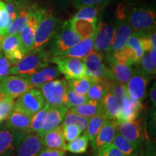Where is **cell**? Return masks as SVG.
<instances>
[{
    "label": "cell",
    "instance_id": "33",
    "mask_svg": "<svg viewBox=\"0 0 156 156\" xmlns=\"http://www.w3.org/2000/svg\"><path fill=\"white\" fill-rule=\"evenodd\" d=\"M94 81L91 78L84 76L78 79L69 80L67 82V85L70 89L77 94L86 95L87 90Z\"/></svg>",
    "mask_w": 156,
    "mask_h": 156
},
{
    "label": "cell",
    "instance_id": "54",
    "mask_svg": "<svg viewBox=\"0 0 156 156\" xmlns=\"http://www.w3.org/2000/svg\"><path fill=\"white\" fill-rule=\"evenodd\" d=\"M5 3L2 1V0H0V11L2 10V9H5Z\"/></svg>",
    "mask_w": 156,
    "mask_h": 156
},
{
    "label": "cell",
    "instance_id": "16",
    "mask_svg": "<svg viewBox=\"0 0 156 156\" xmlns=\"http://www.w3.org/2000/svg\"><path fill=\"white\" fill-rule=\"evenodd\" d=\"M116 132V120H108V122L101 129L95 139L91 141V145L95 153L112 145Z\"/></svg>",
    "mask_w": 156,
    "mask_h": 156
},
{
    "label": "cell",
    "instance_id": "56",
    "mask_svg": "<svg viewBox=\"0 0 156 156\" xmlns=\"http://www.w3.org/2000/svg\"><path fill=\"white\" fill-rule=\"evenodd\" d=\"M58 1L62 2H67L70 1V0H58Z\"/></svg>",
    "mask_w": 156,
    "mask_h": 156
},
{
    "label": "cell",
    "instance_id": "1",
    "mask_svg": "<svg viewBox=\"0 0 156 156\" xmlns=\"http://www.w3.org/2000/svg\"><path fill=\"white\" fill-rule=\"evenodd\" d=\"M51 62V56L49 51L43 48L32 50L25 54L22 59L12 64L9 75L30 76L43 68L47 67Z\"/></svg>",
    "mask_w": 156,
    "mask_h": 156
},
{
    "label": "cell",
    "instance_id": "55",
    "mask_svg": "<svg viewBox=\"0 0 156 156\" xmlns=\"http://www.w3.org/2000/svg\"><path fill=\"white\" fill-rule=\"evenodd\" d=\"M13 155V153H6L5 155H2V156H12Z\"/></svg>",
    "mask_w": 156,
    "mask_h": 156
},
{
    "label": "cell",
    "instance_id": "12",
    "mask_svg": "<svg viewBox=\"0 0 156 156\" xmlns=\"http://www.w3.org/2000/svg\"><path fill=\"white\" fill-rule=\"evenodd\" d=\"M114 35V27L107 23H99L94 35L93 49L100 54H108L111 52Z\"/></svg>",
    "mask_w": 156,
    "mask_h": 156
},
{
    "label": "cell",
    "instance_id": "29",
    "mask_svg": "<svg viewBox=\"0 0 156 156\" xmlns=\"http://www.w3.org/2000/svg\"><path fill=\"white\" fill-rule=\"evenodd\" d=\"M108 80L93 82L86 94L88 100L96 101L102 103L103 98L108 90Z\"/></svg>",
    "mask_w": 156,
    "mask_h": 156
},
{
    "label": "cell",
    "instance_id": "53",
    "mask_svg": "<svg viewBox=\"0 0 156 156\" xmlns=\"http://www.w3.org/2000/svg\"><path fill=\"white\" fill-rule=\"evenodd\" d=\"M150 55H151V58L153 61V64L156 65V46H153L151 48V49L149 51Z\"/></svg>",
    "mask_w": 156,
    "mask_h": 156
},
{
    "label": "cell",
    "instance_id": "43",
    "mask_svg": "<svg viewBox=\"0 0 156 156\" xmlns=\"http://www.w3.org/2000/svg\"><path fill=\"white\" fill-rule=\"evenodd\" d=\"M62 129H63L64 140L68 142L80 136L81 133L83 132L78 126L73 125V124H69V125L64 126L62 125Z\"/></svg>",
    "mask_w": 156,
    "mask_h": 156
},
{
    "label": "cell",
    "instance_id": "57",
    "mask_svg": "<svg viewBox=\"0 0 156 156\" xmlns=\"http://www.w3.org/2000/svg\"><path fill=\"white\" fill-rule=\"evenodd\" d=\"M2 40V37L1 36H0V44H1V41Z\"/></svg>",
    "mask_w": 156,
    "mask_h": 156
},
{
    "label": "cell",
    "instance_id": "47",
    "mask_svg": "<svg viewBox=\"0 0 156 156\" xmlns=\"http://www.w3.org/2000/svg\"><path fill=\"white\" fill-rule=\"evenodd\" d=\"M5 9L6 12H7V14H8L9 18L13 22V20L17 17L20 9H23L24 8H21L20 7H19L18 5L15 3L7 2L5 3Z\"/></svg>",
    "mask_w": 156,
    "mask_h": 156
},
{
    "label": "cell",
    "instance_id": "46",
    "mask_svg": "<svg viewBox=\"0 0 156 156\" xmlns=\"http://www.w3.org/2000/svg\"><path fill=\"white\" fill-rule=\"evenodd\" d=\"M97 156H125L119 151L115 146L112 145L103 148L96 153Z\"/></svg>",
    "mask_w": 156,
    "mask_h": 156
},
{
    "label": "cell",
    "instance_id": "44",
    "mask_svg": "<svg viewBox=\"0 0 156 156\" xmlns=\"http://www.w3.org/2000/svg\"><path fill=\"white\" fill-rule=\"evenodd\" d=\"M11 65L10 61L6 57L5 54L0 52V83L9 75Z\"/></svg>",
    "mask_w": 156,
    "mask_h": 156
},
{
    "label": "cell",
    "instance_id": "40",
    "mask_svg": "<svg viewBox=\"0 0 156 156\" xmlns=\"http://www.w3.org/2000/svg\"><path fill=\"white\" fill-rule=\"evenodd\" d=\"M87 101H88V98L86 95L77 94V93L74 92L73 90L70 89L69 87H67V91H66L64 104L68 108L79 106V105L83 104Z\"/></svg>",
    "mask_w": 156,
    "mask_h": 156
},
{
    "label": "cell",
    "instance_id": "30",
    "mask_svg": "<svg viewBox=\"0 0 156 156\" xmlns=\"http://www.w3.org/2000/svg\"><path fill=\"white\" fill-rule=\"evenodd\" d=\"M108 118L104 114H98L96 116L89 119L88 124L85 129V133L88 136L89 140L93 141L98 133L102 126L108 122Z\"/></svg>",
    "mask_w": 156,
    "mask_h": 156
},
{
    "label": "cell",
    "instance_id": "8",
    "mask_svg": "<svg viewBox=\"0 0 156 156\" xmlns=\"http://www.w3.org/2000/svg\"><path fill=\"white\" fill-rule=\"evenodd\" d=\"M68 85L66 79H57L45 83L41 87L46 103L50 106L64 105Z\"/></svg>",
    "mask_w": 156,
    "mask_h": 156
},
{
    "label": "cell",
    "instance_id": "28",
    "mask_svg": "<svg viewBox=\"0 0 156 156\" xmlns=\"http://www.w3.org/2000/svg\"><path fill=\"white\" fill-rule=\"evenodd\" d=\"M103 114L108 120H116L120 114V105L116 98L108 90L102 101Z\"/></svg>",
    "mask_w": 156,
    "mask_h": 156
},
{
    "label": "cell",
    "instance_id": "24",
    "mask_svg": "<svg viewBox=\"0 0 156 156\" xmlns=\"http://www.w3.org/2000/svg\"><path fill=\"white\" fill-rule=\"evenodd\" d=\"M43 145L50 149L65 151L66 141L64 140L62 125L51 130L42 136Z\"/></svg>",
    "mask_w": 156,
    "mask_h": 156
},
{
    "label": "cell",
    "instance_id": "25",
    "mask_svg": "<svg viewBox=\"0 0 156 156\" xmlns=\"http://www.w3.org/2000/svg\"><path fill=\"white\" fill-rule=\"evenodd\" d=\"M68 110L87 119L92 118L98 114H103L102 103L93 100H88L79 106L71 107Z\"/></svg>",
    "mask_w": 156,
    "mask_h": 156
},
{
    "label": "cell",
    "instance_id": "10",
    "mask_svg": "<svg viewBox=\"0 0 156 156\" xmlns=\"http://www.w3.org/2000/svg\"><path fill=\"white\" fill-rule=\"evenodd\" d=\"M56 64L60 73L64 75L67 80L83 77L85 76V65L83 59L77 58L64 57L52 59Z\"/></svg>",
    "mask_w": 156,
    "mask_h": 156
},
{
    "label": "cell",
    "instance_id": "49",
    "mask_svg": "<svg viewBox=\"0 0 156 156\" xmlns=\"http://www.w3.org/2000/svg\"><path fill=\"white\" fill-rule=\"evenodd\" d=\"M65 153L66 151L64 150L50 149L44 146L38 156H65Z\"/></svg>",
    "mask_w": 156,
    "mask_h": 156
},
{
    "label": "cell",
    "instance_id": "37",
    "mask_svg": "<svg viewBox=\"0 0 156 156\" xmlns=\"http://www.w3.org/2000/svg\"><path fill=\"white\" fill-rule=\"evenodd\" d=\"M99 6H85L79 8L73 18L85 20L90 22H98V14L99 12Z\"/></svg>",
    "mask_w": 156,
    "mask_h": 156
},
{
    "label": "cell",
    "instance_id": "14",
    "mask_svg": "<svg viewBox=\"0 0 156 156\" xmlns=\"http://www.w3.org/2000/svg\"><path fill=\"white\" fill-rule=\"evenodd\" d=\"M116 131L138 150L143 140L142 124L139 119L134 122H116Z\"/></svg>",
    "mask_w": 156,
    "mask_h": 156
},
{
    "label": "cell",
    "instance_id": "48",
    "mask_svg": "<svg viewBox=\"0 0 156 156\" xmlns=\"http://www.w3.org/2000/svg\"><path fill=\"white\" fill-rule=\"evenodd\" d=\"M106 0H74V5L77 8L85 6H100Z\"/></svg>",
    "mask_w": 156,
    "mask_h": 156
},
{
    "label": "cell",
    "instance_id": "21",
    "mask_svg": "<svg viewBox=\"0 0 156 156\" xmlns=\"http://www.w3.org/2000/svg\"><path fill=\"white\" fill-rule=\"evenodd\" d=\"M32 116L13 109L9 116L5 120V126L11 129L30 133V125Z\"/></svg>",
    "mask_w": 156,
    "mask_h": 156
},
{
    "label": "cell",
    "instance_id": "5",
    "mask_svg": "<svg viewBox=\"0 0 156 156\" xmlns=\"http://www.w3.org/2000/svg\"><path fill=\"white\" fill-rule=\"evenodd\" d=\"M59 20L51 13H46L36 28L33 50L44 48L55 36L59 28Z\"/></svg>",
    "mask_w": 156,
    "mask_h": 156
},
{
    "label": "cell",
    "instance_id": "9",
    "mask_svg": "<svg viewBox=\"0 0 156 156\" xmlns=\"http://www.w3.org/2000/svg\"><path fill=\"white\" fill-rule=\"evenodd\" d=\"M33 87L24 76L9 75L0 83V93L15 100Z\"/></svg>",
    "mask_w": 156,
    "mask_h": 156
},
{
    "label": "cell",
    "instance_id": "50",
    "mask_svg": "<svg viewBox=\"0 0 156 156\" xmlns=\"http://www.w3.org/2000/svg\"><path fill=\"white\" fill-rule=\"evenodd\" d=\"M140 156H156L155 147L153 142H148L146 143L145 148L141 151Z\"/></svg>",
    "mask_w": 156,
    "mask_h": 156
},
{
    "label": "cell",
    "instance_id": "22",
    "mask_svg": "<svg viewBox=\"0 0 156 156\" xmlns=\"http://www.w3.org/2000/svg\"><path fill=\"white\" fill-rule=\"evenodd\" d=\"M60 75L56 67H46L30 76H24L33 88L40 89L43 85L55 80Z\"/></svg>",
    "mask_w": 156,
    "mask_h": 156
},
{
    "label": "cell",
    "instance_id": "26",
    "mask_svg": "<svg viewBox=\"0 0 156 156\" xmlns=\"http://www.w3.org/2000/svg\"><path fill=\"white\" fill-rule=\"evenodd\" d=\"M70 25L81 39L94 36L97 28V23L90 22L85 20L72 18L69 20Z\"/></svg>",
    "mask_w": 156,
    "mask_h": 156
},
{
    "label": "cell",
    "instance_id": "3",
    "mask_svg": "<svg viewBox=\"0 0 156 156\" xmlns=\"http://www.w3.org/2000/svg\"><path fill=\"white\" fill-rule=\"evenodd\" d=\"M155 12L144 7H134L126 17L132 32L141 33H149L155 30Z\"/></svg>",
    "mask_w": 156,
    "mask_h": 156
},
{
    "label": "cell",
    "instance_id": "2",
    "mask_svg": "<svg viewBox=\"0 0 156 156\" xmlns=\"http://www.w3.org/2000/svg\"><path fill=\"white\" fill-rule=\"evenodd\" d=\"M60 28L54 36V40L51 46L49 53L51 56V60L62 55L82 40L71 27L69 20L64 22Z\"/></svg>",
    "mask_w": 156,
    "mask_h": 156
},
{
    "label": "cell",
    "instance_id": "17",
    "mask_svg": "<svg viewBox=\"0 0 156 156\" xmlns=\"http://www.w3.org/2000/svg\"><path fill=\"white\" fill-rule=\"evenodd\" d=\"M43 147L41 136L36 133H27L15 156H38Z\"/></svg>",
    "mask_w": 156,
    "mask_h": 156
},
{
    "label": "cell",
    "instance_id": "11",
    "mask_svg": "<svg viewBox=\"0 0 156 156\" xmlns=\"http://www.w3.org/2000/svg\"><path fill=\"white\" fill-rule=\"evenodd\" d=\"M27 133L7 127L0 128V156L15 153Z\"/></svg>",
    "mask_w": 156,
    "mask_h": 156
},
{
    "label": "cell",
    "instance_id": "15",
    "mask_svg": "<svg viewBox=\"0 0 156 156\" xmlns=\"http://www.w3.org/2000/svg\"><path fill=\"white\" fill-rule=\"evenodd\" d=\"M0 45L3 54L10 61L11 64L22 59L27 54L23 48L19 34L5 36Z\"/></svg>",
    "mask_w": 156,
    "mask_h": 156
},
{
    "label": "cell",
    "instance_id": "42",
    "mask_svg": "<svg viewBox=\"0 0 156 156\" xmlns=\"http://www.w3.org/2000/svg\"><path fill=\"white\" fill-rule=\"evenodd\" d=\"M15 100L5 97L0 101V123L5 121L14 109Z\"/></svg>",
    "mask_w": 156,
    "mask_h": 156
},
{
    "label": "cell",
    "instance_id": "19",
    "mask_svg": "<svg viewBox=\"0 0 156 156\" xmlns=\"http://www.w3.org/2000/svg\"><path fill=\"white\" fill-rule=\"evenodd\" d=\"M114 38L112 45V50H111V52L112 53L120 51L126 47L128 39L132 33L131 27L125 17L124 19H119L116 26L114 27Z\"/></svg>",
    "mask_w": 156,
    "mask_h": 156
},
{
    "label": "cell",
    "instance_id": "39",
    "mask_svg": "<svg viewBox=\"0 0 156 156\" xmlns=\"http://www.w3.org/2000/svg\"><path fill=\"white\" fill-rule=\"evenodd\" d=\"M139 65V71L141 72L148 77H153L156 74V65L152 61L149 51L145 52L137 63Z\"/></svg>",
    "mask_w": 156,
    "mask_h": 156
},
{
    "label": "cell",
    "instance_id": "13",
    "mask_svg": "<svg viewBox=\"0 0 156 156\" xmlns=\"http://www.w3.org/2000/svg\"><path fill=\"white\" fill-rule=\"evenodd\" d=\"M149 77L137 70L125 85L126 94L129 97L142 101L147 97V86Z\"/></svg>",
    "mask_w": 156,
    "mask_h": 156
},
{
    "label": "cell",
    "instance_id": "36",
    "mask_svg": "<svg viewBox=\"0 0 156 156\" xmlns=\"http://www.w3.org/2000/svg\"><path fill=\"white\" fill-rule=\"evenodd\" d=\"M49 108V105L46 103V105L40 111L36 113L34 116H32L30 125V133L39 134V132L42 129L43 126H44L45 119H46V115H47Z\"/></svg>",
    "mask_w": 156,
    "mask_h": 156
},
{
    "label": "cell",
    "instance_id": "32",
    "mask_svg": "<svg viewBox=\"0 0 156 156\" xmlns=\"http://www.w3.org/2000/svg\"><path fill=\"white\" fill-rule=\"evenodd\" d=\"M112 144L125 156H136L137 149L116 131Z\"/></svg>",
    "mask_w": 156,
    "mask_h": 156
},
{
    "label": "cell",
    "instance_id": "38",
    "mask_svg": "<svg viewBox=\"0 0 156 156\" xmlns=\"http://www.w3.org/2000/svg\"><path fill=\"white\" fill-rule=\"evenodd\" d=\"M88 122L89 119L80 116V115L76 114L75 113L69 112L68 110L65 116H64L62 125L64 126L69 125V124H73V125L78 126L82 130V132H84L86 129Z\"/></svg>",
    "mask_w": 156,
    "mask_h": 156
},
{
    "label": "cell",
    "instance_id": "34",
    "mask_svg": "<svg viewBox=\"0 0 156 156\" xmlns=\"http://www.w3.org/2000/svg\"><path fill=\"white\" fill-rule=\"evenodd\" d=\"M126 47L129 48L130 51L133 53L134 57L136 58V63L140 62L141 58L145 53L142 47L141 39H140V34L138 32H132L131 36L129 38Z\"/></svg>",
    "mask_w": 156,
    "mask_h": 156
},
{
    "label": "cell",
    "instance_id": "20",
    "mask_svg": "<svg viewBox=\"0 0 156 156\" xmlns=\"http://www.w3.org/2000/svg\"><path fill=\"white\" fill-rule=\"evenodd\" d=\"M107 60L114 79L118 83L125 85L134 73L132 66L114 61L111 52L107 54Z\"/></svg>",
    "mask_w": 156,
    "mask_h": 156
},
{
    "label": "cell",
    "instance_id": "52",
    "mask_svg": "<svg viewBox=\"0 0 156 156\" xmlns=\"http://www.w3.org/2000/svg\"><path fill=\"white\" fill-rule=\"evenodd\" d=\"M5 1L7 2L15 3L18 5L19 7H20L21 8H25L27 0H5Z\"/></svg>",
    "mask_w": 156,
    "mask_h": 156
},
{
    "label": "cell",
    "instance_id": "31",
    "mask_svg": "<svg viewBox=\"0 0 156 156\" xmlns=\"http://www.w3.org/2000/svg\"><path fill=\"white\" fill-rule=\"evenodd\" d=\"M89 137L87 134L84 133L83 135L79 136L76 139L72 140L66 144L65 151H69L74 154H83L87 151L88 147Z\"/></svg>",
    "mask_w": 156,
    "mask_h": 156
},
{
    "label": "cell",
    "instance_id": "58",
    "mask_svg": "<svg viewBox=\"0 0 156 156\" xmlns=\"http://www.w3.org/2000/svg\"><path fill=\"white\" fill-rule=\"evenodd\" d=\"M0 52H1V45H0Z\"/></svg>",
    "mask_w": 156,
    "mask_h": 156
},
{
    "label": "cell",
    "instance_id": "4",
    "mask_svg": "<svg viewBox=\"0 0 156 156\" xmlns=\"http://www.w3.org/2000/svg\"><path fill=\"white\" fill-rule=\"evenodd\" d=\"M28 21L19 34L23 48H24L26 53H28L33 50L36 28L39 23L42 20V19L47 13V12L44 9L36 7H30L28 9Z\"/></svg>",
    "mask_w": 156,
    "mask_h": 156
},
{
    "label": "cell",
    "instance_id": "18",
    "mask_svg": "<svg viewBox=\"0 0 156 156\" xmlns=\"http://www.w3.org/2000/svg\"><path fill=\"white\" fill-rule=\"evenodd\" d=\"M68 109L69 108L64 105L50 106L47 115H46V119H45L44 126H43L42 129L39 132L38 135L43 136L51 130L61 126L64 116L68 112Z\"/></svg>",
    "mask_w": 156,
    "mask_h": 156
},
{
    "label": "cell",
    "instance_id": "45",
    "mask_svg": "<svg viewBox=\"0 0 156 156\" xmlns=\"http://www.w3.org/2000/svg\"><path fill=\"white\" fill-rule=\"evenodd\" d=\"M12 21L9 18L5 9L0 11V36L5 37L6 32L8 30Z\"/></svg>",
    "mask_w": 156,
    "mask_h": 156
},
{
    "label": "cell",
    "instance_id": "23",
    "mask_svg": "<svg viewBox=\"0 0 156 156\" xmlns=\"http://www.w3.org/2000/svg\"><path fill=\"white\" fill-rule=\"evenodd\" d=\"M93 42H94V36L82 39L80 41L66 51L62 55L54 58L72 57L83 59L93 50Z\"/></svg>",
    "mask_w": 156,
    "mask_h": 156
},
{
    "label": "cell",
    "instance_id": "41",
    "mask_svg": "<svg viewBox=\"0 0 156 156\" xmlns=\"http://www.w3.org/2000/svg\"><path fill=\"white\" fill-rule=\"evenodd\" d=\"M108 90L114 95V96L115 98H116V99L118 101L119 105L123 99L127 95L126 92L125 85L118 83V82L115 80H108Z\"/></svg>",
    "mask_w": 156,
    "mask_h": 156
},
{
    "label": "cell",
    "instance_id": "27",
    "mask_svg": "<svg viewBox=\"0 0 156 156\" xmlns=\"http://www.w3.org/2000/svg\"><path fill=\"white\" fill-rule=\"evenodd\" d=\"M140 113V111L132 104L128 95H126L120 103V114L116 122H134L138 119Z\"/></svg>",
    "mask_w": 156,
    "mask_h": 156
},
{
    "label": "cell",
    "instance_id": "35",
    "mask_svg": "<svg viewBox=\"0 0 156 156\" xmlns=\"http://www.w3.org/2000/svg\"><path fill=\"white\" fill-rule=\"evenodd\" d=\"M28 18V11L26 9H21L17 15L16 18H15L8 30L6 32L5 36H9V35H17L20 34L23 28H24L26 25L27 21Z\"/></svg>",
    "mask_w": 156,
    "mask_h": 156
},
{
    "label": "cell",
    "instance_id": "51",
    "mask_svg": "<svg viewBox=\"0 0 156 156\" xmlns=\"http://www.w3.org/2000/svg\"><path fill=\"white\" fill-rule=\"evenodd\" d=\"M150 97H151V101L153 104V108H155L156 107V87L155 83H154V85L151 87L150 90Z\"/></svg>",
    "mask_w": 156,
    "mask_h": 156
},
{
    "label": "cell",
    "instance_id": "6",
    "mask_svg": "<svg viewBox=\"0 0 156 156\" xmlns=\"http://www.w3.org/2000/svg\"><path fill=\"white\" fill-rule=\"evenodd\" d=\"M46 103L41 89L32 88L17 98V101H15L14 109L30 116H34Z\"/></svg>",
    "mask_w": 156,
    "mask_h": 156
},
{
    "label": "cell",
    "instance_id": "7",
    "mask_svg": "<svg viewBox=\"0 0 156 156\" xmlns=\"http://www.w3.org/2000/svg\"><path fill=\"white\" fill-rule=\"evenodd\" d=\"M85 65V76L95 81L114 79L112 72L107 68L103 62L101 54L93 49L88 55L83 58Z\"/></svg>",
    "mask_w": 156,
    "mask_h": 156
}]
</instances>
